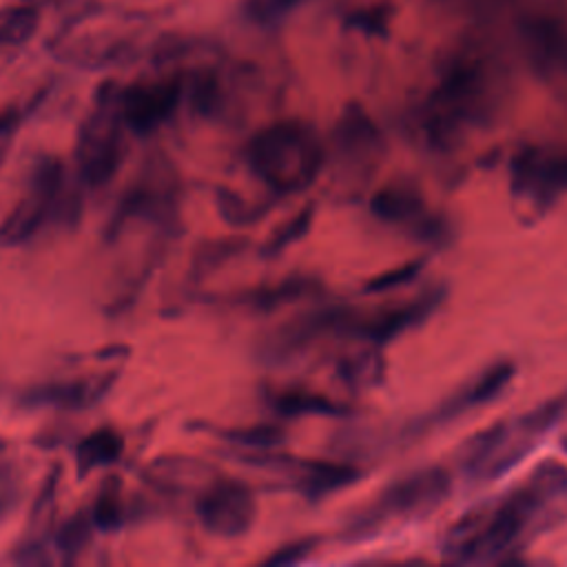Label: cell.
<instances>
[{
	"label": "cell",
	"instance_id": "cell-31",
	"mask_svg": "<svg viewBox=\"0 0 567 567\" xmlns=\"http://www.w3.org/2000/svg\"><path fill=\"white\" fill-rule=\"evenodd\" d=\"M215 204L219 210V217L233 226V228H248L257 224L268 213V204H257L246 199L241 193L228 186L215 188Z\"/></svg>",
	"mask_w": 567,
	"mask_h": 567
},
{
	"label": "cell",
	"instance_id": "cell-19",
	"mask_svg": "<svg viewBox=\"0 0 567 567\" xmlns=\"http://www.w3.org/2000/svg\"><path fill=\"white\" fill-rule=\"evenodd\" d=\"M117 370H109L93 377L55 379L27 388L18 403L22 408H55V410H89L97 405L115 385Z\"/></svg>",
	"mask_w": 567,
	"mask_h": 567
},
{
	"label": "cell",
	"instance_id": "cell-30",
	"mask_svg": "<svg viewBox=\"0 0 567 567\" xmlns=\"http://www.w3.org/2000/svg\"><path fill=\"white\" fill-rule=\"evenodd\" d=\"M315 221V204H306L301 206L295 215H290L288 219H284L268 237L266 241L259 246V255L264 259H275L279 255H284L290 246L299 244L312 228Z\"/></svg>",
	"mask_w": 567,
	"mask_h": 567
},
{
	"label": "cell",
	"instance_id": "cell-10",
	"mask_svg": "<svg viewBox=\"0 0 567 567\" xmlns=\"http://www.w3.org/2000/svg\"><path fill=\"white\" fill-rule=\"evenodd\" d=\"M144 221L162 230L179 228V188L166 168L148 166L120 197L106 224V237L115 239L128 224Z\"/></svg>",
	"mask_w": 567,
	"mask_h": 567
},
{
	"label": "cell",
	"instance_id": "cell-21",
	"mask_svg": "<svg viewBox=\"0 0 567 567\" xmlns=\"http://www.w3.org/2000/svg\"><path fill=\"white\" fill-rule=\"evenodd\" d=\"M321 290H323L321 281L310 275H288L275 284L235 292L228 301L235 306L248 308L252 312H275L295 301L315 299L317 295H321Z\"/></svg>",
	"mask_w": 567,
	"mask_h": 567
},
{
	"label": "cell",
	"instance_id": "cell-40",
	"mask_svg": "<svg viewBox=\"0 0 567 567\" xmlns=\"http://www.w3.org/2000/svg\"><path fill=\"white\" fill-rule=\"evenodd\" d=\"M2 450H4V441L0 439V452H2Z\"/></svg>",
	"mask_w": 567,
	"mask_h": 567
},
{
	"label": "cell",
	"instance_id": "cell-25",
	"mask_svg": "<svg viewBox=\"0 0 567 567\" xmlns=\"http://www.w3.org/2000/svg\"><path fill=\"white\" fill-rule=\"evenodd\" d=\"M186 102L197 115L219 120L228 111L230 97L221 75L206 66L186 75Z\"/></svg>",
	"mask_w": 567,
	"mask_h": 567
},
{
	"label": "cell",
	"instance_id": "cell-18",
	"mask_svg": "<svg viewBox=\"0 0 567 567\" xmlns=\"http://www.w3.org/2000/svg\"><path fill=\"white\" fill-rule=\"evenodd\" d=\"M520 47L529 66L543 78L567 73V20L536 11L520 22Z\"/></svg>",
	"mask_w": 567,
	"mask_h": 567
},
{
	"label": "cell",
	"instance_id": "cell-37",
	"mask_svg": "<svg viewBox=\"0 0 567 567\" xmlns=\"http://www.w3.org/2000/svg\"><path fill=\"white\" fill-rule=\"evenodd\" d=\"M20 498V476L13 465L0 463V520L16 507Z\"/></svg>",
	"mask_w": 567,
	"mask_h": 567
},
{
	"label": "cell",
	"instance_id": "cell-26",
	"mask_svg": "<svg viewBox=\"0 0 567 567\" xmlns=\"http://www.w3.org/2000/svg\"><path fill=\"white\" fill-rule=\"evenodd\" d=\"M248 246H250V239L244 235H224V237H213V239L202 241L193 250L188 281L193 286L202 284L204 279L215 275L224 264L239 257Z\"/></svg>",
	"mask_w": 567,
	"mask_h": 567
},
{
	"label": "cell",
	"instance_id": "cell-11",
	"mask_svg": "<svg viewBox=\"0 0 567 567\" xmlns=\"http://www.w3.org/2000/svg\"><path fill=\"white\" fill-rule=\"evenodd\" d=\"M385 151V137L372 115L359 102H348L332 128V157L341 179H368L381 166Z\"/></svg>",
	"mask_w": 567,
	"mask_h": 567
},
{
	"label": "cell",
	"instance_id": "cell-17",
	"mask_svg": "<svg viewBox=\"0 0 567 567\" xmlns=\"http://www.w3.org/2000/svg\"><path fill=\"white\" fill-rule=\"evenodd\" d=\"M352 315L354 310L346 306H323L308 310L272 330L261 343V354L272 363L288 361L306 352L326 334H346Z\"/></svg>",
	"mask_w": 567,
	"mask_h": 567
},
{
	"label": "cell",
	"instance_id": "cell-20",
	"mask_svg": "<svg viewBox=\"0 0 567 567\" xmlns=\"http://www.w3.org/2000/svg\"><path fill=\"white\" fill-rule=\"evenodd\" d=\"M217 474L213 465L182 454L157 456L142 472L146 485L164 494H186L195 489L199 492Z\"/></svg>",
	"mask_w": 567,
	"mask_h": 567
},
{
	"label": "cell",
	"instance_id": "cell-33",
	"mask_svg": "<svg viewBox=\"0 0 567 567\" xmlns=\"http://www.w3.org/2000/svg\"><path fill=\"white\" fill-rule=\"evenodd\" d=\"M297 4L299 0H241L246 18L264 29L279 27Z\"/></svg>",
	"mask_w": 567,
	"mask_h": 567
},
{
	"label": "cell",
	"instance_id": "cell-1",
	"mask_svg": "<svg viewBox=\"0 0 567 567\" xmlns=\"http://www.w3.org/2000/svg\"><path fill=\"white\" fill-rule=\"evenodd\" d=\"M565 518L567 465L540 461L520 483L461 514L443 532L439 551L456 565L507 563Z\"/></svg>",
	"mask_w": 567,
	"mask_h": 567
},
{
	"label": "cell",
	"instance_id": "cell-7",
	"mask_svg": "<svg viewBox=\"0 0 567 567\" xmlns=\"http://www.w3.org/2000/svg\"><path fill=\"white\" fill-rule=\"evenodd\" d=\"M120 84L102 82L93 95L75 137L78 182L89 190H100L113 182L126 159V124L120 109Z\"/></svg>",
	"mask_w": 567,
	"mask_h": 567
},
{
	"label": "cell",
	"instance_id": "cell-39",
	"mask_svg": "<svg viewBox=\"0 0 567 567\" xmlns=\"http://www.w3.org/2000/svg\"><path fill=\"white\" fill-rule=\"evenodd\" d=\"M560 450L567 454V432L560 436Z\"/></svg>",
	"mask_w": 567,
	"mask_h": 567
},
{
	"label": "cell",
	"instance_id": "cell-24",
	"mask_svg": "<svg viewBox=\"0 0 567 567\" xmlns=\"http://www.w3.org/2000/svg\"><path fill=\"white\" fill-rule=\"evenodd\" d=\"M126 450V441L120 430L111 425H102L78 439L75 443V474L78 478H86L95 470L115 465Z\"/></svg>",
	"mask_w": 567,
	"mask_h": 567
},
{
	"label": "cell",
	"instance_id": "cell-15",
	"mask_svg": "<svg viewBox=\"0 0 567 567\" xmlns=\"http://www.w3.org/2000/svg\"><path fill=\"white\" fill-rule=\"evenodd\" d=\"M514 377L516 363L509 359H498L485 365L481 372H476L474 377L463 381L454 392H450L441 403H436L432 412L412 421L408 434H423L430 427H441L474 410L489 405L509 388Z\"/></svg>",
	"mask_w": 567,
	"mask_h": 567
},
{
	"label": "cell",
	"instance_id": "cell-9",
	"mask_svg": "<svg viewBox=\"0 0 567 567\" xmlns=\"http://www.w3.org/2000/svg\"><path fill=\"white\" fill-rule=\"evenodd\" d=\"M235 458L246 465L281 474L288 481V487L310 503H319L363 478V470L354 463L301 458L277 450H246L237 452Z\"/></svg>",
	"mask_w": 567,
	"mask_h": 567
},
{
	"label": "cell",
	"instance_id": "cell-28",
	"mask_svg": "<svg viewBox=\"0 0 567 567\" xmlns=\"http://www.w3.org/2000/svg\"><path fill=\"white\" fill-rule=\"evenodd\" d=\"M89 509L97 532L102 534L120 532L131 518V505L124 498L122 481L117 476H106Z\"/></svg>",
	"mask_w": 567,
	"mask_h": 567
},
{
	"label": "cell",
	"instance_id": "cell-23",
	"mask_svg": "<svg viewBox=\"0 0 567 567\" xmlns=\"http://www.w3.org/2000/svg\"><path fill=\"white\" fill-rule=\"evenodd\" d=\"M385 357L381 352V346L365 343L357 350L343 352L334 361V374L337 379L352 392H368L379 388L385 381Z\"/></svg>",
	"mask_w": 567,
	"mask_h": 567
},
{
	"label": "cell",
	"instance_id": "cell-22",
	"mask_svg": "<svg viewBox=\"0 0 567 567\" xmlns=\"http://www.w3.org/2000/svg\"><path fill=\"white\" fill-rule=\"evenodd\" d=\"M268 405L277 416L284 419H299V416H330L341 419L350 416L354 410L352 405L337 401L328 394L306 390V388H281L268 394Z\"/></svg>",
	"mask_w": 567,
	"mask_h": 567
},
{
	"label": "cell",
	"instance_id": "cell-29",
	"mask_svg": "<svg viewBox=\"0 0 567 567\" xmlns=\"http://www.w3.org/2000/svg\"><path fill=\"white\" fill-rule=\"evenodd\" d=\"M217 439L226 441L233 447L244 450H277L286 443L288 432L279 423H252V425H233V427H206Z\"/></svg>",
	"mask_w": 567,
	"mask_h": 567
},
{
	"label": "cell",
	"instance_id": "cell-8",
	"mask_svg": "<svg viewBox=\"0 0 567 567\" xmlns=\"http://www.w3.org/2000/svg\"><path fill=\"white\" fill-rule=\"evenodd\" d=\"M567 193V151L529 144L509 159V195L527 224L543 217Z\"/></svg>",
	"mask_w": 567,
	"mask_h": 567
},
{
	"label": "cell",
	"instance_id": "cell-38",
	"mask_svg": "<svg viewBox=\"0 0 567 567\" xmlns=\"http://www.w3.org/2000/svg\"><path fill=\"white\" fill-rule=\"evenodd\" d=\"M22 111L18 106H7L0 111V162L7 153V148L11 146V140L16 137L20 122H22Z\"/></svg>",
	"mask_w": 567,
	"mask_h": 567
},
{
	"label": "cell",
	"instance_id": "cell-4",
	"mask_svg": "<svg viewBox=\"0 0 567 567\" xmlns=\"http://www.w3.org/2000/svg\"><path fill=\"white\" fill-rule=\"evenodd\" d=\"M244 159L272 195H297L317 182L328 151L312 124L277 120L248 140Z\"/></svg>",
	"mask_w": 567,
	"mask_h": 567
},
{
	"label": "cell",
	"instance_id": "cell-35",
	"mask_svg": "<svg viewBox=\"0 0 567 567\" xmlns=\"http://www.w3.org/2000/svg\"><path fill=\"white\" fill-rule=\"evenodd\" d=\"M423 259H412V261H405L401 266H394L390 270H383L379 275H374L372 279H368L363 284V292L368 295H379V292H388V290H394L399 286H405L410 281H414L423 268Z\"/></svg>",
	"mask_w": 567,
	"mask_h": 567
},
{
	"label": "cell",
	"instance_id": "cell-34",
	"mask_svg": "<svg viewBox=\"0 0 567 567\" xmlns=\"http://www.w3.org/2000/svg\"><path fill=\"white\" fill-rule=\"evenodd\" d=\"M321 536L319 534H306L299 536L295 540H288L284 545H279L277 549H272L261 563L268 567H288V565H297L306 558H310V554L317 551V547L321 545Z\"/></svg>",
	"mask_w": 567,
	"mask_h": 567
},
{
	"label": "cell",
	"instance_id": "cell-5",
	"mask_svg": "<svg viewBox=\"0 0 567 567\" xmlns=\"http://www.w3.org/2000/svg\"><path fill=\"white\" fill-rule=\"evenodd\" d=\"M452 492V476L441 465L412 470L388 483L374 501L357 509L343 525V543H363L377 538L392 525L419 523L436 512Z\"/></svg>",
	"mask_w": 567,
	"mask_h": 567
},
{
	"label": "cell",
	"instance_id": "cell-13",
	"mask_svg": "<svg viewBox=\"0 0 567 567\" xmlns=\"http://www.w3.org/2000/svg\"><path fill=\"white\" fill-rule=\"evenodd\" d=\"M195 516L208 534L239 538L257 518V496L252 487L239 478L215 476L197 492Z\"/></svg>",
	"mask_w": 567,
	"mask_h": 567
},
{
	"label": "cell",
	"instance_id": "cell-14",
	"mask_svg": "<svg viewBox=\"0 0 567 567\" xmlns=\"http://www.w3.org/2000/svg\"><path fill=\"white\" fill-rule=\"evenodd\" d=\"M186 100V75L140 80L120 89V109L128 133L146 137L162 128Z\"/></svg>",
	"mask_w": 567,
	"mask_h": 567
},
{
	"label": "cell",
	"instance_id": "cell-32",
	"mask_svg": "<svg viewBox=\"0 0 567 567\" xmlns=\"http://www.w3.org/2000/svg\"><path fill=\"white\" fill-rule=\"evenodd\" d=\"M40 27V11L33 4H13L0 9V47H20L29 42Z\"/></svg>",
	"mask_w": 567,
	"mask_h": 567
},
{
	"label": "cell",
	"instance_id": "cell-6",
	"mask_svg": "<svg viewBox=\"0 0 567 567\" xmlns=\"http://www.w3.org/2000/svg\"><path fill=\"white\" fill-rule=\"evenodd\" d=\"M80 215V193L69 184L66 168L55 155H38L29 168L27 193L0 221V246L31 241L53 221L71 224Z\"/></svg>",
	"mask_w": 567,
	"mask_h": 567
},
{
	"label": "cell",
	"instance_id": "cell-27",
	"mask_svg": "<svg viewBox=\"0 0 567 567\" xmlns=\"http://www.w3.org/2000/svg\"><path fill=\"white\" fill-rule=\"evenodd\" d=\"M95 532H97V527L93 523V516H91L89 507L78 509L71 516H66L55 527V532L51 536V543L58 551L60 563H64V565L75 563L86 551V547L91 545Z\"/></svg>",
	"mask_w": 567,
	"mask_h": 567
},
{
	"label": "cell",
	"instance_id": "cell-12",
	"mask_svg": "<svg viewBox=\"0 0 567 567\" xmlns=\"http://www.w3.org/2000/svg\"><path fill=\"white\" fill-rule=\"evenodd\" d=\"M370 213L379 221L405 230L421 244L443 246L452 235L445 217L432 213L421 188L408 179H396L381 186L370 197Z\"/></svg>",
	"mask_w": 567,
	"mask_h": 567
},
{
	"label": "cell",
	"instance_id": "cell-16",
	"mask_svg": "<svg viewBox=\"0 0 567 567\" xmlns=\"http://www.w3.org/2000/svg\"><path fill=\"white\" fill-rule=\"evenodd\" d=\"M443 301H445V286H434L408 299L405 303L388 306L370 315L354 312L346 328V334L363 343L385 346L388 341L401 337L403 332L425 323Z\"/></svg>",
	"mask_w": 567,
	"mask_h": 567
},
{
	"label": "cell",
	"instance_id": "cell-2",
	"mask_svg": "<svg viewBox=\"0 0 567 567\" xmlns=\"http://www.w3.org/2000/svg\"><path fill=\"white\" fill-rule=\"evenodd\" d=\"M507 95V71L483 44H463L439 66L436 82L414 113L423 142L447 153L474 128L496 120Z\"/></svg>",
	"mask_w": 567,
	"mask_h": 567
},
{
	"label": "cell",
	"instance_id": "cell-3",
	"mask_svg": "<svg viewBox=\"0 0 567 567\" xmlns=\"http://www.w3.org/2000/svg\"><path fill=\"white\" fill-rule=\"evenodd\" d=\"M565 414L567 392L476 432L461 450L458 467L463 478L470 485H487L505 476L540 445Z\"/></svg>",
	"mask_w": 567,
	"mask_h": 567
},
{
	"label": "cell",
	"instance_id": "cell-36",
	"mask_svg": "<svg viewBox=\"0 0 567 567\" xmlns=\"http://www.w3.org/2000/svg\"><path fill=\"white\" fill-rule=\"evenodd\" d=\"M343 22L348 29L361 31L365 35H385L388 24H390V11L383 4L361 7V9H354L352 13H348Z\"/></svg>",
	"mask_w": 567,
	"mask_h": 567
}]
</instances>
